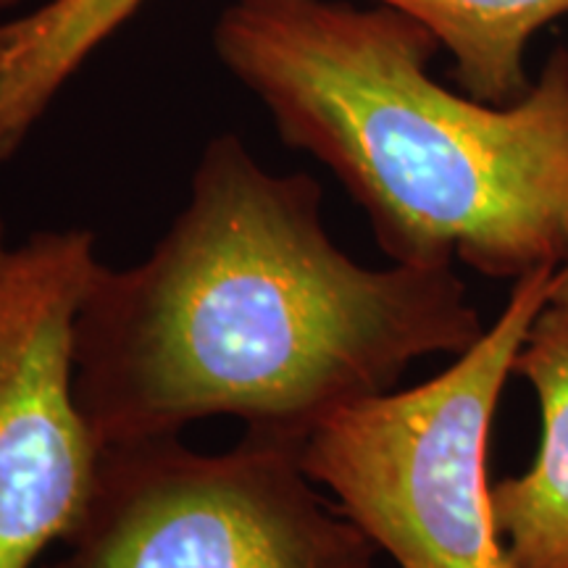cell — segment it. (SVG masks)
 <instances>
[{"label": "cell", "mask_w": 568, "mask_h": 568, "mask_svg": "<svg viewBox=\"0 0 568 568\" xmlns=\"http://www.w3.org/2000/svg\"><path fill=\"white\" fill-rule=\"evenodd\" d=\"M485 329L456 266L358 264L326 232L314 176L268 172L216 134L153 251L98 268L74 324V393L101 445L211 416L303 445Z\"/></svg>", "instance_id": "1"}, {"label": "cell", "mask_w": 568, "mask_h": 568, "mask_svg": "<svg viewBox=\"0 0 568 568\" xmlns=\"http://www.w3.org/2000/svg\"><path fill=\"white\" fill-rule=\"evenodd\" d=\"M422 21L353 0H230L222 67L287 148L361 205L393 264H464L487 280L556 268L568 245V48L514 105L429 77Z\"/></svg>", "instance_id": "2"}, {"label": "cell", "mask_w": 568, "mask_h": 568, "mask_svg": "<svg viewBox=\"0 0 568 568\" xmlns=\"http://www.w3.org/2000/svg\"><path fill=\"white\" fill-rule=\"evenodd\" d=\"M556 268L514 282L485 335L416 387L339 410L301 460L397 568H518L495 524L489 435Z\"/></svg>", "instance_id": "3"}, {"label": "cell", "mask_w": 568, "mask_h": 568, "mask_svg": "<svg viewBox=\"0 0 568 568\" xmlns=\"http://www.w3.org/2000/svg\"><path fill=\"white\" fill-rule=\"evenodd\" d=\"M301 443L245 432L103 445L82 516L42 568H374L379 552L305 474Z\"/></svg>", "instance_id": "4"}, {"label": "cell", "mask_w": 568, "mask_h": 568, "mask_svg": "<svg viewBox=\"0 0 568 568\" xmlns=\"http://www.w3.org/2000/svg\"><path fill=\"white\" fill-rule=\"evenodd\" d=\"M82 226L11 240L0 211V568H32L88 506L103 445L74 393V324L98 268Z\"/></svg>", "instance_id": "5"}, {"label": "cell", "mask_w": 568, "mask_h": 568, "mask_svg": "<svg viewBox=\"0 0 568 568\" xmlns=\"http://www.w3.org/2000/svg\"><path fill=\"white\" fill-rule=\"evenodd\" d=\"M514 376L535 389L539 445L524 474L493 485L495 524L518 568H568V308L531 322Z\"/></svg>", "instance_id": "6"}, {"label": "cell", "mask_w": 568, "mask_h": 568, "mask_svg": "<svg viewBox=\"0 0 568 568\" xmlns=\"http://www.w3.org/2000/svg\"><path fill=\"white\" fill-rule=\"evenodd\" d=\"M142 0H48L0 21V169L21 151L82 63Z\"/></svg>", "instance_id": "7"}, {"label": "cell", "mask_w": 568, "mask_h": 568, "mask_svg": "<svg viewBox=\"0 0 568 568\" xmlns=\"http://www.w3.org/2000/svg\"><path fill=\"white\" fill-rule=\"evenodd\" d=\"M397 9L453 55V82L474 101L514 105L531 90L527 48L568 13V0H368Z\"/></svg>", "instance_id": "8"}, {"label": "cell", "mask_w": 568, "mask_h": 568, "mask_svg": "<svg viewBox=\"0 0 568 568\" xmlns=\"http://www.w3.org/2000/svg\"><path fill=\"white\" fill-rule=\"evenodd\" d=\"M550 303L566 305V308H568V245H566V251H564V258H560V264L556 266V272H552Z\"/></svg>", "instance_id": "9"}, {"label": "cell", "mask_w": 568, "mask_h": 568, "mask_svg": "<svg viewBox=\"0 0 568 568\" xmlns=\"http://www.w3.org/2000/svg\"><path fill=\"white\" fill-rule=\"evenodd\" d=\"M19 0H0V11H6V9H11V6H17Z\"/></svg>", "instance_id": "10"}]
</instances>
